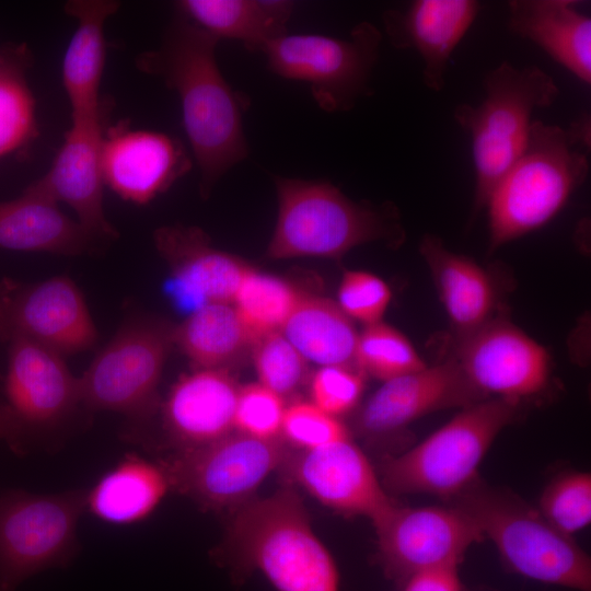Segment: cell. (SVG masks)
<instances>
[{
	"label": "cell",
	"instance_id": "1",
	"mask_svg": "<svg viewBox=\"0 0 591 591\" xmlns=\"http://www.w3.org/2000/svg\"><path fill=\"white\" fill-rule=\"evenodd\" d=\"M219 40L176 12L161 45L137 60L139 69L160 77L178 95L204 197L250 153L243 114L251 100L221 73L216 58Z\"/></svg>",
	"mask_w": 591,
	"mask_h": 591
},
{
	"label": "cell",
	"instance_id": "2",
	"mask_svg": "<svg viewBox=\"0 0 591 591\" xmlns=\"http://www.w3.org/2000/svg\"><path fill=\"white\" fill-rule=\"evenodd\" d=\"M216 559L235 582L259 571L277 591H339L337 565L292 485L233 509Z\"/></svg>",
	"mask_w": 591,
	"mask_h": 591
},
{
	"label": "cell",
	"instance_id": "3",
	"mask_svg": "<svg viewBox=\"0 0 591 591\" xmlns=\"http://www.w3.org/2000/svg\"><path fill=\"white\" fill-rule=\"evenodd\" d=\"M277 221L267 255L338 258L354 247L375 241L398 245L405 232L393 205L356 202L324 179L274 176Z\"/></svg>",
	"mask_w": 591,
	"mask_h": 591
},
{
	"label": "cell",
	"instance_id": "4",
	"mask_svg": "<svg viewBox=\"0 0 591 591\" xmlns=\"http://www.w3.org/2000/svg\"><path fill=\"white\" fill-rule=\"evenodd\" d=\"M578 144L569 129L532 123L524 150L485 206L489 252L545 225L584 183L589 162Z\"/></svg>",
	"mask_w": 591,
	"mask_h": 591
},
{
	"label": "cell",
	"instance_id": "5",
	"mask_svg": "<svg viewBox=\"0 0 591 591\" xmlns=\"http://www.w3.org/2000/svg\"><path fill=\"white\" fill-rule=\"evenodd\" d=\"M448 502L466 513L485 538L494 542L511 571L548 584L591 590L587 553L515 494L478 478Z\"/></svg>",
	"mask_w": 591,
	"mask_h": 591
},
{
	"label": "cell",
	"instance_id": "6",
	"mask_svg": "<svg viewBox=\"0 0 591 591\" xmlns=\"http://www.w3.org/2000/svg\"><path fill=\"white\" fill-rule=\"evenodd\" d=\"M483 86L485 97L479 104L462 103L454 109L455 121L472 140L475 215L524 150L534 112L551 106L559 95L547 72L536 66L518 68L509 61L489 71Z\"/></svg>",
	"mask_w": 591,
	"mask_h": 591
},
{
	"label": "cell",
	"instance_id": "7",
	"mask_svg": "<svg viewBox=\"0 0 591 591\" xmlns=\"http://www.w3.org/2000/svg\"><path fill=\"white\" fill-rule=\"evenodd\" d=\"M523 403L491 397L464 407L406 452L389 456L381 483L391 495L430 494L445 501L478 479V466L497 436L521 415Z\"/></svg>",
	"mask_w": 591,
	"mask_h": 591
},
{
	"label": "cell",
	"instance_id": "8",
	"mask_svg": "<svg viewBox=\"0 0 591 591\" xmlns=\"http://www.w3.org/2000/svg\"><path fill=\"white\" fill-rule=\"evenodd\" d=\"M173 345V328L134 321L96 355L79 380L81 404L128 420L127 438L140 442L142 427L158 408V386Z\"/></svg>",
	"mask_w": 591,
	"mask_h": 591
},
{
	"label": "cell",
	"instance_id": "9",
	"mask_svg": "<svg viewBox=\"0 0 591 591\" xmlns=\"http://www.w3.org/2000/svg\"><path fill=\"white\" fill-rule=\"evenodd\" d=\"M381 40L379 28L363 21L343 38L286 33L262 53L273 73L305 82L323 111L346 112L373 93L370 81Z\"/></svg>",
	"mask_w": 591,
	"mask_h": 591
},
{
	"label": "cell",
	"instance_id": "10",
	"mask_svg": "<svg viewBox=\"0 0 591 591\" xmlns=\"http://www.w3.org/2000/svg\"><path fill=\"white\" fill-rule=\"evenodd\" d=\"M85 499L83 489L50 495L11 489L0 496V591H16L40 571L69 565L79 551Z\"/></svg>",
	"mask_w": 591,
	"mask_h": 591
},
{
	"label": "cell",
	"instance_id": "11",
	"mask_svg": "<svg viewBox=\"0 0 591 591\" xmlns=\"http://www.w3.org/2000/svg\"><path fill=\"white\" fill-rule=\"evenodd\" d=\"M290 454L281 439L232 432L211 443L175 451L159 463L170 488L205 510L235 509L280 468Z\"/></svg>",
	"mask_w": 591,
	"mask_h": 591
},
{
	"label": "cell",
	"instance_id": "12",
	"mask_svg": "<svg viewBox=\"0 0 591 591\" xmlns=\"http://www.w3.org/2000/svg\"><path fill=\"white\" fill-rule=\"evenodd\" d=\"M374 529L378 563L399 587L418 572L457 567L470 546L485 540L477 524L451 505L397 503Z\"/></svg>",
	"mask_w": 591,
	"mask_h": 591
},
{
	"label": "cell",
	"instance_id": "13",
	"mask_svg": "<svg viewBox=\"0 0 591 591\" xmlns=\"http://www.w3.org/2000/svg\"><path fill=\"white\" fill-rule=\"evenodd\" d=\"M452 358L488 398L523 403L549 383L551 357L546 348L502 314L457 338Z\"/></svg>",
	"mask_w": 591,
	"mask_h": 591
},
{
	"label": "cell",
	"instance_id": "14",
	"mask_svg": "<svg viewBox=\"0 0 591 591\" xmlns=\"http://www.w3.org/2000/svg\"><path fill=\"white\" fill-rule=\"evenodd\" d=\"M0 338H24L60 355L85 351L97 331L78 286L67 276L0 285Z\"/></svg>",
	"mask_w": 591,
	"mask_h": 591
},
{
	"label": "cell",
	"instance_id": "15",
	"mask_svg": "<svg viewBox=\"0 0 591 591\" xmlns=\"http://www.w3.org/2000/svg\"><path fill=\"white\" fill-rule=\"evenodd\" d=\"M280 468L324 506L341 514L364 517L373 526L397 505L350 438L290 452Z\"/></svg>",
	"mask_w": 591,
	"mask_h": 591
},
{
	"label": "cell",
	"instance_id": "16",
	"mask_svg": "<svg viewBox=\"0 0 591 591\" xmlns=\"http://www.w3.org/2000/svg\"><path fill=\"white\" fill-rule=\"evenodd\" d=\"M487 398L450 357L383 382L358 410L355 428L367 440H383L426 415L462 409Z\"/></svg>",
	"mask_w": 591,
	"mask_h": 591
},
{
	"label": "cell",
	"instance_id": "17",
	"mask_svg": "<svg viewBox=\"0 0 591 591\" xmlns=\"http://www.w3.org/2000/svg\"><path fill=\"white\" fill-rule=\"evenodd\" d=\"M71 120L49 170L28 188L67 204L93 241L114 237L117 233L107 221L103 205V111L72 116Z\"/></svg>",
	"mask_w": 591,
	"mask_h": 591
},
{
	"label": "cell",
	"instance_id": "18",
	"mask_svg": "<svg viewBox=\"0 0 591 591\" xmlns=\"http://www.w3.org/2000/svg\"><path fill=\"white\" fill-rule=\"evenodd\" d=\"M9 341L5 404L31 438L60 425L81 404L79 380L62 355L24 338Z\"/></svg>",
	"mask_w": 591,
	"mask_h": 591
},
{
	"label": "cell",
	"instance_id": "19",
	"mask_svg": "<svg viewBox=\"0 0 591 591\" xmlns=\"http://www.w3.org/2000/svg\"><path fill=\"white\" fill-rule=\"evenodd\" d=\"M101 163L104 184L139 205L167 190L192 169L186 148L175 137L120 126L105 132Z\"/></svg>",
	"mask_w": 591,
	"mask_h": 591
},
{
	"label": "cell",
	"instance_id": "20",
	"mask_svg": "<svg viewBox=\"0 0 591 591\" xmlns=\"http://www.w3.org/2000/svg\"><path fill=\"white\" fill-rule=\"evenodd\" d=\"M479 10L475 0H416L404 10L385 11L382 19L392 46L417 51L424 62V84L440 92L451 55Z\"/></svg>",
	"mask_w": 591,
	"mask_h": 591
},
{
	"label": "cell",
	"instance_id": "21",
	"mask_svg": "<svg viewBox=\"0 0 591 591\" xmlns=\"http://www.w3.org/2000/svg\"><path fill=\"white\" fill-rule=\"evenodd\" d=\"M239 390L227 370L196 369L181 376L162 406L163 428L175 451L232 433Z\"/></svg>",
	"mask_w": 591,
	"mask_h": 591
},
{
	"label": "cell",
	"instance_id": "22",
	"mask_svg": "<svg viewBox=\"0 0 591 591\" xmlns=\"http://www.w3.org/2000/svg\"><path fill=\"white\" fill-rule=\"evenodd\" d=\"M154 243L169 264L177 289L205 303H232L251 269L242 259L211 246L196 227H162Z\"/></svg>",
	"mask_w": 591,
	"mask_h": 591
},
{
	"label": "cell",
	"instance_id": "23",
	"mask_svg": "<svg viewBox=\"0 0 591 591\" xmlns=\"http://www.w3.org/2000/svg\"><path fill=\"white\" fill-rule=\"evenodd\" d=\"M419 253L457 338L473 333L499 314V290L487 269L474 259L450 251L434 234L422 236Z\"/></svg>",
	"mask_w": 591,
	"mask_h": 591
},
{
	"label": "cell",
	"instance_id": "24",
	"mask_svg": "<svg viewBox=\"0 0 591 591\" xmlns=\"http://www.w3.org/2000/svg\"><path fill=\"white\" fill-rule=\"evenodd\" d=\"M572 0H512L508 28L544 50L586 84L591 83V20Z\"/></svg>",
	"mask_w": 591,
	"mask_h": 591
},
{
	"label": "cell",
	"instance_id": "25",
	"mask_svg": "<svg viewBox=\"0 0 591 591\" xmlns=\"http://www.w3.org/2000/svg\"><path fill=\"white\" fill-rule=\"evenodd\" d=\"M119 5L112 0H73L65 5L67 14L78 21L61 68L72 116L103 111L99 92L106 58L104 26Z\"/></svg>",
	"mask_w": 591,
	"mask_h": 591
},
{
	"label": "cell",
	"instance_id": "26",
	"mask_svg": "<svg viewBox=\"0 0 591 591\" xmlns=\"http://www.w3.org/2000/svg\"><path fill=\"white\" fill-rule=\"evenodd\" d=\"M92 237L66 216L58 202L25 188L14 199L0 201V248L78 255L88 250Z\"/></svg>",
	"mask_w": 591,
	"mask_h": 591
},
{
	"label": "cell",
	"instance_id": "27",
	"mask_svg": "<svg viewBox=\"0 0 591 591\" xmlns=\"http://www.w3.org/2000/svg\"><path fill=\"white\" fill-rule=\"evenodd\" d=\"M179 14L218 39L241 42L251 51L287 33L294 3L285 0H182Z\"/></svg>",
	"mask_w": 591,
	"mask_h": 591
},
{
	"label": "cell",
	"instance_id": "28",
	"mask_svg": "<svg viewBox=\"0 0 591 591\" xmlns=\"http://www.w3.org/2000/svg\"><path fill=\"white\" fill-rule=\"evenodd\" d=\"M170 489L160 463L129 454L86 490L85 509L111 524H132L149 517Z\"/></svg>",
	"mask_w": 591,
	"mask_h": 591
},
{
	"label": "cell",
	"instance_id": "29",
	"mask_svg": "<svg viewBox=\"0 0 591 591\" xmlns=\"http://www.w3.org/2000/svg\"><path fill=\"white\" fill-rule=\"evenodd\" d=\"M280 332L309 363L359 370L356 361L359 333L337 302L301 296Z\"/></svg>",
	"mask_w": 591,
	"mask_h": 591
},
{
	"label": "cell",
	"instance_id": "30",
	"mask_svg": "<svg viewBox=\"0 0 591 591\" xmlns=\"http://www.w3.org/2000/svg\"><path fill=\"white\" fill-rule=\"evenodd\" d=\"M256 340L232 303H205L173 328V344L197 369L228 371Z\"/></svg>",
	"mask_w": 591,
	"mask_h": 591
},
{
	"label": "cell",
	"instance_id": "31",
	"mask_svg": "<svg viewBox=\"0 0 591 591\" xmlns=\"http://www.w3.org/2000/svg\"><path fill=\"white\" fill-rule=\"evenodd\" d=\"M301 296L287 281L250 269L243 278L232 304L258 338L279 332Z\"/></svg>",
	"mask_w": 591,
	"mask_h": 591
},
{
	"label": "cell",
	"instance_id": "32",
	"mask_svg": "<svg viewBox=\"0 0 591 591\" xmlns=\"http://www.w3.org/2000/svg\"><path fill=\"white\" fill-rule=\"evenodd\" d=\"M356 361L364 375L382 382L418 371L427 364L410 340L395 327L378 322L359 333Z\"/></svg>",
	"mask_w": 591,
	"mask_h": 591
},
{
	"label": "cell",
	"instance_id": "33",
	"mask_svg": "<svg viewBox=\"0 0 591 591\" xmlns=\"http://www.w3.org/2000/svg\"><path fill=\"white\" fill-rule=\"evenodd\" d=\"M258 383L286 398L309 379L308 360L279 332L263 335L252 351Z\"/></svg>",
	"mask_w": 591,
	"mask_h": 591
},
{
	"label": "cell",
	"instance_id": "34",
	"mask_svg": "<svg viewBox=\"0 0 591 591\" xmlns=\"http://www.w3.org/2000/svg\"><path fill=\"white\" fill-rule=\"evenodd\" d=\"M537 510L559 532L572 536L591 522V475L568 472L543 490Z\"/></svg>",
	"mask_w": 591,
	"mask_h": 591
},
{
	"label": "cell",
	"instance_id": "35",
	"mask_svg": "<svg viewBox=\"0 0 591 591\" xmlns=\"http://www.w3.org/2000/svg\"><path fill=\"white\" fill-rule=\"evenodd\" d=\"M35 132V102L22 74L0 67V158L26 143Z\"/></svg>",
	"mask_w": 591,
	"mask_h": 591
},
{
	"label": "cell",
	"instance_id": "36",
	"mask_svg": "<svg viewBox=\"0 0 591 591\" xmlns=\"http://www.w3.org/2000/svg\"><path fill=\"white\" fill-rule=\"evenodd\" d=\"M280 438L299 451H306L349 439L350 436L338 418L312 402L298 401L286 407Z\"/></svg>",
	"mask_w": 591,
	"mask_h": 591
},
{
	"label": "cell",
	"instance_id": "37",
	"mask_svg": "<svg viewBox=\"0 0 591 591\" xmlns=\"http://www.w3.org/2000/svg\"><path fill=\"white\" fill-rule=\"evenodd\" d=\"M285 398L260 383L240 386L235 413L236 432L263 440L281 439Z\"/></svg>",
	"mask_w": 591,
	"mask_h": 591
},
{
	"label": "cell",
	"instance_id": "38",
	"mask_svg": "<svg viewBox=\"0 0 591 591\" xmlns=\"http://www.w3.org/2000/svg\"><path fill=\"white\" fill-rule=\"evenodd\" d=\"M392 292L380 277L362 270H348L338 288L337 304L352 321L366 325L382 321Z\"/></svg>",
	"mask_w": 591,
	"mask_h": 591
},
{
	"label": "cell",
	"instance_id": "39",
	"mask_svg": "<svg viewBox=\"0 0 591 591\" xmlns=\"http://www.w3.org/2000/svg\"><path fill=\"white\" fill-rule=\"evenodd\" d=\"M366 375L345 367H320L311 378V402L336 418L354 409L364 390Z\"/></svg>",
	"mask_w": 591,
	"mask_h": 591
},
{
	"label": "cell",
	"instance_id": "40",
	"mask_svg": "<svg viewBox=\"0 0 591 591\" xmlns=\"http://www.w3.org/2000/svg\"><path fill=\"white\" fill-rule=\"evenodd\" d=\"M402 591H463L457 567H441L408 578Z\"/></svg>",
	"mask_w": 591,
	"mask_h": 591
},
{
	"label": "cell",
	"instance_id": "41",
	"mask_svg": "<svg viewBox=\"0 0 591 591\" xmlns=\"http://www.w3.org/2000/svg\"><path fill=\"white\" fill-rule=\"evenodd\" d=\"M30 436L13 410L3 404L0 406V440H4L18 454L26 451Z\"/></svg>",
	"mask_w": 591,
	"mask_h": 591
},
{
	"label": "cell",
	"instance_id": "42",
	"mask_svg": "<svg viewBox=\"0 0 591 591\" xmlns=\"http://www.w3.org/2000/svg\"><path fill=\"white\" fill-rule=\"evenodd\" d=\"M3 404L0 403V406H2Z\"/></svg>",
	"mask_w": 591,
	"mask_h": 591
}]
</instances>
